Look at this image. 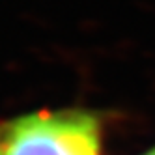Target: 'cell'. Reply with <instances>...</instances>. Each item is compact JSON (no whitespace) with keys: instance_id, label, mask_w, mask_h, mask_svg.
Returning <instances> with one entry per match:
<instances>
[{"instance_id":"cell-1","label":"cell","mask_w":155,"mask_h":155,"mask_svg":"<svg viewBox=\"0 0 155 155\" xmlns=\"http://www.w3.org/2000/svg\"><path fill=\"white\" fill-rule=\"evenodd\" d=\"M99 118L84 108L38 110L0 121V155H103Z\"/></svg>"},{"instance_id":"cell-2","label":"cell","mask_w":155,"mask_h":155,"mask_svg":"<svg viewBox=\"0 0 155 155\" xmlns=\"http://www.w3.org/2000/svg\"><path fill=\"white\" fill-rule=\"evenodd\" d=\"M144 155H155V148H153V150H150V151H146Z\"/></svg>"}]
</instances>
